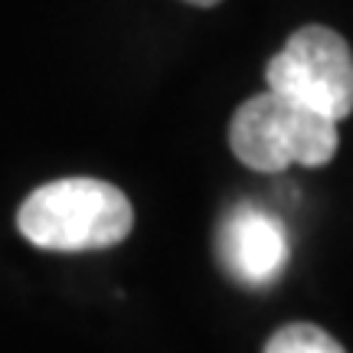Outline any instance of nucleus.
<instances>
[{
	"label": "nucleus",
	"mask_w": 353,
	"mask_h": 353,
	"mask_svg": "<svg viewBox=\"0 0 353 353\" xmlns=\"http://www.w3.org/2000/svg\"><path fill=\"white\" fill-rule=\"evenodd\" d=\"M268 92L301 101L341 125L353 112V56L341 33L301 26L265 69Z\"/></svg>",
	"instance_id": "3"
},
{
	"label": "nucleus",
	"mask_w": 353,
	"mask_h": 353,
	"mask_svg": "<svg viewBox=\"0 0 353 353\" xmlns=\"http://www.w3.org/2000/svg\"><path fill=\"white\" fill-rule=\"evenodd\" d=\"M26 242L50 252H95L125 242L134 210L114 183L95 176H65L37 187L17 213Z\"/></svg>",
	"instance_id": "1"
},
{
	"label": "nucleus",
	"mask_w": 353,
	"mask_h": 353,
	"mask_svg": "<svg viewBox=\"0 0 353 353\" xmlns=\"http://www.w3.org/2000/svg\"><path fill=\"white\" fill-rule=\"evenodd\" d=\"M337 121L278 92L242 101L229 121V148L245 167L278 174L291 164L324 167L337 154Z\"/></svg>",
	"instance_id": "2"
},
{
	"label": "nucleus",
	"mask_w": 353,
	"mask_h": 353,
	"mask_svg": "<svg viewBox=\"0 0 353 353\" xmlns=\"http://www.w3.org/2000/svg\"><path fill=\"white\" fill-rule=\"evenodd\" d=\"M262 353H347L341 347L337 337H330L324 327H317V324H285V327H278L268 343H265Z\"/></svg>",
	"instance_id": "5"
},
{
	"label": "nucleus",
	"mask_w": 353,
	"mask_h": 353,
	"mask_svg": "<svg viewBox=\"0 0 353 353\" xmlns=\"http://www.w3.org/2000/svg\"><path fill=\"white\" fill-rule=\"evenodd\" d=\"M219 249L229 272L245 285H268L288 262V236L272 213L259 206H236L223 223Z\"/></svg>",
	"instance_id": "4"
},
{
	"label": "nucleus",
	"mask_w": 353,
	"mask_h": 353,
	"mask_svg": "<svg viewBox=\"0 0 353 353\" xmlns=\"http://www.w3.org/2000/svg\"><path fill=\"white\" fill-rule=\"evenodd\" d=\"M187 3H196V7H216L219 0H187Z\"/></svg>",
	"instance_id": "6"
}]
</instances>
